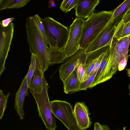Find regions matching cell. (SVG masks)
<instances>
[{
    "instance_id": "6da1fadb",
    "label": "cell",
    "mask_w": 130,
    "mask_h": 130,
    "mask_svg": "<svg viewBox=\"0 0 130 130\" xmlns=\"http://www.w3.org/2000/svg\"><path fill=\"white\" fill-rule=\"evenodd\" d=\"M26 28L30 52L35 56L41 70L44 73L49 66L48 53L50 48L45 44L32 16H30L27 18Z\"/></svg>"
},
{
    "instance_id": "7a4b0ae2",
    "label": "cell",
    "mask_w": 130,
    "mask_h": 130,
    "mask_svg": "<svg viewBox=\"0 0 130 130\" xmlns=\"http://www.w3.org/2000/svg\"><path fill=\"white\" fill-rule=\"evenodd\" d=\"M113 11L93 12L84 20L79 48L84 50L96 37L110 19Z\"/></svg>"
},
{
    "instance_id": "3957f363",
    "label": "cell",
    "mask_w": 130,
    "mask_h": 130,
    "mask_svg": "<svg viewBox=\"0 0 130 130\" xmlns=\"http://www.w3.org/2000/svg\"><path fill=\"white\" fill-rule=\"evenodd\" d=\"M42 21L50 48L63 50L68 39L69 29L50 17L42 19Z\"/></svg>"
},
{
    "instance_id": "277c9868",
    "label": "cell",
    "mask_w": 130,
    "mask_h": 130,
    "mask_svg": "<svg viewBox=\"0 0 130 130\" xmlns=\"http://www.w3.org/2000/svg\"><path fill=\"white\" fill-rule=\"evenodd\" d=\"M123 15L108 21L96 37L84 49V52L88 53L104 46L115 44L117 41L116 35L123 22Z\"/></svg>"
},
{
    "instance_id": "5b68a950",
    "label": "cell",
    "mask_w": 130,
    "mask_h": 130,
    "mask_svg": "<svg viewBox=\"0 0 130 130\" xmlns=\"http://www.w3.org/2000/svg\"><path fill=\"white\" fill-rule=\"evenodd\" d=\"M49 87L44 77L41 93H35L31 91H29L32 95L36 103L39 116L42 120L46 128L49 130H55L57 126L56 121L52 115L51 110L48 93Z\"/></svg>"
},
{
    "instance_id": "8992f818",
    "label": "cell",
    "mask_w": 130,
    "mask_h": 130,
    "mask_svg": "<svg viewBox=\"0 0 130 130\" xmlns=\"http://www.w3.org/2000/svg\"><path fill=\"white\" fill-rule=\"evenodd\" d=\"M52 113L69 130H81L74 116V110L69 103L54 100L50 102Z\"/></svg>"
},
{
    "instance_id": "52a82bcc",
    "label": "cell",
    "mask_w": 130,
    "mask_h": 130,
    "mask_svg": "<svg viewBox=\"0 0 130 130\" xmlns=\"http://www.w3.org/2000/svg\"><path fill=\"white\" fill-rule=\"evenodd\" d=\"M115 45H109L105 52L94 78L89 88H91L111 78L117 71L112 69V55Z\"/></svg>"
},
{
    "instance_id": "ba28073f",
    "label": "cell",
    "mask_w": 130,
    "mask_h": 130,
    "mask_svg": "<svg viewBox=\"0 0 130 130\" xmlns=\"http://www.w3.org/2000/svg\"><path fill=\"white\" fill-rule=\"evenodd\" d=\"M84 21L83 19L77 17L70 26L68 39L63 49L67 57L73 54L79 49Z\"/></svg>"
},
{
    "instance_id": "9c48e42d",
    "label": "cell",
    "mask_w": 130,
    "mask_h": 130,
    "mask_svg": "<svg viewBox=\"0 0 130 130\" xmlns=\"http://www.w3.org/2000/svg\"><path fill=\"white\" fill-rule=\"evenodd\" d=\"M13 32L12 22L6 27L0 23V76L6 69L5 62L10 49Z\"/></svg>"
},
{
    "instance_id": "30bf717a",
    "label": "cell",
    "mask_w": 130,
    "mask_h": 130,
    "mask_svg": "<svg viewBox=\"0 0 130 130\" xmlns=\"http://www.w3.org/2000/svg\"><path fill=\"white\" fill-rule=\"evenodd\" d=\"M86 56L83 50L80 48L67 57L59 69L60 78L63 82L80 63H85Z\"/></svg>"
},
{
    "instance_id": "8fae6325",
    "label": "cell",
    "mask_w": 130,
    "mask_h": 130,
    "mask_svg": "<svg viewBox=\"0 0 130 130\" xmlns=\"http://www.w3.org/2000/svg\"><path fill=\"white\" fill-rule=\"evenodd\" d=\"M130 42V35L124 37L117 41L114 46L112 55V69L117 71L120 61L124 58H128Z\"/></svg>"
},
{
    "instance_id": "7c38bea8",
    "label": "cell",
    "mask_w": 130,
    "mask_h": 130,
    "mask_svg": "<svg viewBox=\"0 0 130 130\" xmlns=\"http://www.w3.org/2000/svg\"><path fill=\"white\" fill-rule=\"evenodd\" d=\"M74 112L77 122L81 130L89 128L92 123L89 117L87 107L83 102L76 103L74 106Z\"/></svg>"
},
{
    "instance_id": "4fadbf2b",
    "label": "cell",
    "mask_w": 130,
    "mask_h": 130,
    "mask_svg": "<svg viewBox=\"0 0 130 130\" xmlns=\"http://www.w3.org/2000/svg\"><path fill=\"white\" fill-rule=\"evenodd\" d=\"M28 85L25 76L22 80L20 86L15 94L14 107L17 113L22 120L24 115L23 107L25 98L28 95Z\"/></svg>"
},
{
    "instance_id": "5bb4252c",
    "label": "cell",
    "mask_w": 130,
    "mask_h": 130,
    "mask_svg": "<svg viewBox=\"0 0 130 130\" xmlns=\"http://www.w3.org/2000/svg\"><path fill=\"white\" fill-rule=\"evenodd\" d=\"M99 3L98 0H77L74 8L76 16L83 19L88 18Z\"/></svg>"
},
{
    "instance_id": "9a60e30c",
    "label": "cell",
    "mask_w": 130,
    "mask_h": 130,
    "mask_svg": "<svg viewBox=\"0 0 130 130\" xmlns=\"http://www.w3.org/2000/svg\"><path fill=\"white\" fill-rule=\"evenodd\" d=\"M36 59L35 69L28 85V88L29 91L34 93H40L42 90L43 78L44 76L41 70L38 61Z\"/></svg>"
},
{
    "instance_id": "2e32d148",
    "label": "cell",
    "mask_w": 130,
    "mask_h": 130,
    "mask_svg": "<svg viewBox=\"0 0 130 130\" xmlns=\"http://www.w3.org/2000/svg\"><path fill=\"white\" fill-rule=\"evenodd\" d=\"M76 68L63 82L64 91L66 94L72 93L80 90L81 83L78 78Z\"/></svg>"
},
{
    "instance_id": "e0dca14e",
    "label": "cell",
    "mask_w": 130,
    "mask_h": 130,
    "mask_svg": "<svg viewBox=\"0 0 130 130\" xmlns=\"http://www.w3.org/2000/svg\"><path fill=\"white\" fill-rule=\"evenodd\" d=\"M49 48L48 53L49 65L63 62L67 57L63 50H56Z\"/></svg>"
},
{
    "instance_id": "ac0fdd59",
    "label": "cell",
    "mask_w": 130,
    "mask_h": 130,
    "mask_svg": "<svg viewBox=\"0 0 130 130\" xmlns=\"http://www.w3.org/2000/svg\"><path fill=\"white\" fill-rule=\"evenodd\" d=\"M130 9V0H124L114 10L112 15L109 21L120 15H123Z\"/></svg>"
},
{
    "instance_id": "d6986e66",
    "label": "cell",
    "mask_w": 130,
    "mask_h": 130,
    "mask_svg": "<svg viewBox=\"0 0 130 130\" xmlns=\"http://www.w3.org/2000/svg\"><path fill=\"white\" fill-rule=\"evenodd\" d=\"M130 21L127 22L123 21L120 26L116 35V38L118 41L124 37L130 35Z\"/></svg>"
},
{
    "instance_id": "ffe728a7",
    "label": "cell",
    "mask_w": 130,
    "mask_h": 130,
    "mask_svg": "<svg viewBox=\"0 0 130 130\" xmlns=\"http://www.w3.org/2000/svg\"><path fill=\"white\" fill-rule=\"evenodd\" d=\"M109 46L103 47L90 53H85L86 55V64L98 58L102 53L106 51Z\"/></svg>"
},
{
    "instance_id": "44dd1931",
    "label": "cell",
    "mask_w": 130,
    "mask_h": 130,
    "mask_svg": "<svg viewBox=\"0 0 130 130\" xmlns=\"http://www.w3.org/2000/svg\"><path fill=\"white\" fill-rule=\"evenodd\" d=\"M10 94V92H9L6 95L2 90L0 89V120L4 116Z\"/></svg>"
},
{
    "instance_id": "7402d4cb",
    "label": "cell",
    "mask_w": 130,
    "mask_h": 130,
    "mask_svg": "<svg viewBox=\"0 0 130 130\" xmlns=\"http://www.w3.org/2000/svg\"><path fill=\"white\" fill-rule=\"evenodd\" d=\"M32 17L34 22L42 37L45 44L47 46H48L44 29L42 22V19L37 14L35 15Z\"/></svg>"
},
{
    "instance_id": "603a6c76",
    "label": "cell",
    "mask_w": 130,
    "mask_h": 130,
    "mask_svg": "<svg viewBox=\"0 0 130 130\" xmlns=\"http://www.w3.org/2000/svg\"><path fill=\"white\" fill-rule=\"evenodd\" d=\"M77 1V0H63L60 8L62 11L67 13L75 7Z\"/></svg>"
},
{
    "instance_id": "cb8c5ba5",
    "label": "cell",
    "mask_w": 130,
    "mask_h": 130,
    "mask_svg": "<svg viewBox=\"0 0 130 130\" xmlns=\"http://www.w3.org/2000/svg\"><path fill=\"white\" fill-rule=\"evenodd\" d=\"M30 0H11L6 5L5 9H18L25 5Z\"/></svg>"
},
{
    "instance_id": "d4e9b609",
    "label": "cell",
    "mask_w": 130,
    "mask_h": 130,
    "mask_svg": "<svg viewBox=\"0 0 130 130\" xmlns=\"http://www.w3.org/2000/svg\"><path fill=\"white\" fill-rule=\"evenodd\" d=\"M36 62V59L35 56L34 54H31L30 64L28 72L25 76L27 79L28 85L29 84L31 78L35 71Z\"/></svg>"
},
{
    "instance_id": "484cf974",
    "label": "cell",
    "mask_w": 130,
    "mask_h": 130,
    "mask_svg": "<svg viewBox=\"0 0 130 130\" xmlns=\"http://www.w3.org/2000/svg\"><path fill=\"white\" fill-rule=\"evenodd\" d=\"M97 70L91 74L86 80L81 83L80 86V90H85L89 88L90 85L94 78Z\"/></svg>"
},
{
    "instance_id": "4316f807",
    "label": "cell",
    "mask_w": 130,
    "mask_h": 130,
    "mask_svg": "<svg viewBox=\"0 0 130 130\" xmlns=\"http://www.w3.org/2000/svg\"><path fill=\"white\" fill-rule=\"evenodd\" d=\"M98 58L95 59L86 64L85 68V74L83 82L86 80L90 76L91 73L93 70Z\"/></svg>"
},
{
    "instance_id": "83f0119b",
    "label": "cell",
    "mask_w": 130,
    "mask_h": 130,
    "mask_svg": "<svg viewBox=\"0 0 130 130\" xmlns=\"http://www.w3.org/2000/svg\"><path fill=\"white\" fill-rule=\"evenodd\" d=\"M86 65V63H79L76 68L78 78L81 83L83 82Z\"/></svg>"
},
{
    "instance_id": "f1b7e54d",
    "label": "cell",
    "mask_w": 130,
    "mask_h": 130,
    "mask_svg": "<svg viewBox=\"0 0 130 130\" xmlns=\"http://www.w3.org/2000/svg\"><path fill=\"white\" fill-rule=\"evenodd\" d=\"M94 129L95 130H109L110 128L108 126L105 125H101L98 122L94 123Z\"/></svg>"
},
{
    "instance_id": "f546056e",
    "label": "cell",
    "mask_w": 130,
    "mask_h": 130,
    "mask_svg": "<svg viewBox=\"0 0 130 130\" xmlns=\"http://www.w3.org/2000/svg\"><path fill=\"white\" fill-rule=\"evenodd\" d=\"M128 58H124L121 60L118 65V69L119 71L123 70L127 65Z\"/></svg>"
},
{
    "instance_id": "4dcf8cb0",
    "label": "cell",
    "mask_w": 130,
    "mask_h": 130,
    "mask_svg": "<svg viewBox=\"0 0 130 130\" xmlns=\"http://www.w3.org/2000/svg\"><path fill=\"white\" fill-rule=\"evenodd\" d=\"M14 19L13 17L7 18L0 22V23L3 27L7 26Z\"/></svg>"
},
{
    "instance_id": "1f68e13d",
    "label": "cell",
    "mask_w": 130,
    "mask_h": 130,
    "mask_svg": "<svg viewBox=\"0 0 130 130\" xmlns=\"http://www.w3.org/2000/svg\"><path fill=\"white\" fill-rule=\"evenodd\" d=\"M11 0H0V10L5 9L7 4Z\"/></svg>"
},
{
    "instance_id": "d6a6232c",
    "label": "cell",
    "mask_w": 130,
    "mask_h": 130,
    "mask_svg": "<svg viewBox=\"0 0 130 130\" xmlns=\"http://www.w3.org/2000/svg\"><path fill=\"white\" fill-rule=\"evenodd\" d=\"M49 3L50 8L55 6L56 5L54 0H50Z\"/></svg>"
},
{
    "instance_id": "836d02e7",
    "label": "cell",
    "mask_w": 130,
    "mask_h": 130,
    "mask_svg": "<svg viewBox=\"0 0 130 130\" xmlns=\"http://www.w3.org/2000/svg\"><path fill=\"white\" fill-rule=\"evenodd\" d=\"M98 0L99 1H100V0Z\"/></svg>"
}]
</instances>
